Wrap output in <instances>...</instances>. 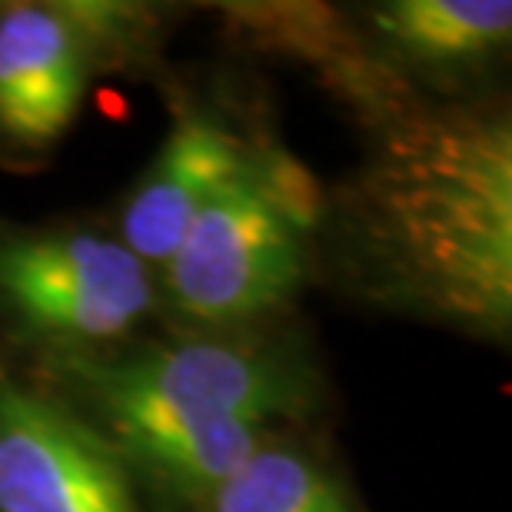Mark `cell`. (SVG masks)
I'll return each instance as SVG.
<instances>
[{"label":"cell","mask_w":512,"mask_h":512,"mask_svg":"<svg viewBox=\"0 0 512 512\" xmlns=\"http://www.w3.org/2000/svg\"><path fill=\"white\" fill-rule=\"evenodd\" d=\"M366 230L446 313L506 330L512 313V137L479 117L396 130L366 173Z\"/></svg>","instance_id":"6da1fadb"},{"label":"cell","mask_w":512,"mask_h":512,"mask_svg":"<svg viewBox=\"0 0 512 512\" xmlns=\"http://www.w3.org/2000/svg\"><path fill=\"white\" fill-rule=\"evenodd\" d=\"M300 237L270 187L247 170L213 197L167 260V290L207 323L250 320L296 290Z\"/></svg>","instance_id":"7a4b0ae2"},{"label":"cell","mask_w":512,"mask_h":512,"mask_svg":"<svg viewBox=\"0 0 512 512\" xmlns=\"http://www.w3.org/2000/svg\"><path fill=\"white\" fill-rule=\"evenodd\" d=\"M0 293L30 326L70 340H110L150 310L137 256L74 233L0 243Z\"/></svg>","instance_id":"3957f363"},{"label":"cell","mask_w":512,"mask_h":512,"mask_svg":"<svg viewBox=\"0 0 512 512\" xmlns=\"http://www.w3.org/2000/svg\"><path fill=\"white\" fill-rule=\"evenodd\" d=\"M0 512H140L117 449L44 396L0 383Z\"/></svg>","instance_id":"277c9868"},{"label":"cell","mask_w":512,"mask_h":512,"mask_svg":"<svg viewBox=\"0 0 512 512\" xmlns=\"http://www.w3.org/2000/svg\"><path fill=\"white\" fill-rule=\"evenodd\" d=\"M84 380L97 399H127L180 419L263 423L293 413L300 380L280 360L220 343L147 350L124 363H90Z\"/></svg>","instance_id":"5b68a950"},{"label":"cell","mask_w":512,"mask_h":512,"mask_svg":"<svg viewBox=\"0 0 512 512\" xmlns=\"http://www.w3.org/2000/svg\"><path fill=\"white\" fill-rule=\"evenodd\" d=\"M87 84L77 30L50 7H10L0 17V127L47 147L74 124Z\"/></svg>","instance_id":"8992f818"},{"label":"cell","mask_w":512,"mask_h":512,"mask_svg":"<svg viewBox=\"0 0 512 512\" xmlns=\"http://www.w3.org/2000/svg\"><path fill=\"white\" fill-rule=\"evenodd\" d=\"M247 170L237 140L220 127L207 120L180 124L124 210L127 250L140 263H167L203 207Z\"/></svg>","instance_id":"52a82bcc"},{"label":"cell","mask_w":512,"mask_h":512,"mask_svg":"<svg viewBox=\"0 0 512 512\" xmlns=\"http://www.w3.org/2000/svg\"><path fill=\"white\" fill-rule=\"evenodd\" d=\"M140 463L180 489H217L256 453V426L240 419H180L127 399H100Z\"/></svg>","instance_id":"ba28073f"},{"label":"cell","mask_w":512,"mask_h":512,"mask_svg":"<svg viewBox=\"0 0 512 512\" xmlns=\"http://www.w3.org/2000/svg\"><path fill=\"white\" fill-rule=\"evenodd\" d=\"M396 47L429 60L479 57L509 40L512 4L506 0H396L376 14Z\"/></svg>","instance_id":"9c48e42d"},{"label":"cell","mask_w":512,"mask_h":512,"mask_svg":"<svg viewBox=\"0 0 512 512\" xmlns=\"http://www.w3.org/2000/svg\"><path fill=\"white\" fill-rule=\"evenodd\" d=\"M213 512H356L343 489L290 449H256L213 489Z\"/></svg>","instance_id":"30bf717a"}]
</instances>
